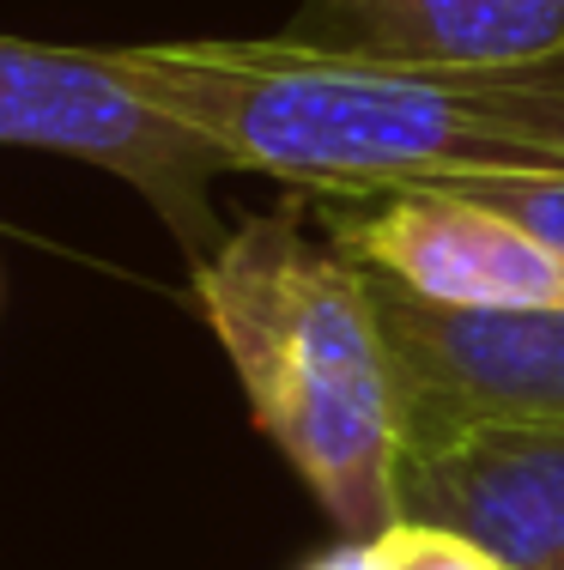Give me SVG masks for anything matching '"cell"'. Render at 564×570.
<instances>
[{
    "instance_id": "5",
    "label": "cell",
    "mask_w": 564,
    "mask_h": 570,
    "mask_svg": "<svg viewBox=\"0 0 564 570\" xmlns=\"http://www.w3.org/2000/svg\"><path fill=\"white\" fill-rule=\"evenodd\" d=\"M334 243L370 274L432 304L467 309H564V262L541 237L467 195H395L334 207Z\"/></svg>"
},
{
    "instance_id": "10",
    "label": "cell",
    "mask_w": 564,
    "mask_h": 570,
    "mask_svg": "<svg viewBox=\"0 0 564 570\" xmlns=\"http://www.w3.org/2000/svg\"><path fill=\"white\" fill-rule=\"evenodd\" d=\"M310 570H376V559H370V540H346V547H334L328 559H316Z\"/></svg>"
},
{
    "instance_id": "4",
    "label": "cell",
    "mask_w": 564,
    "mask_h": 570,
    "mask_svg": "<svg viewBox=\"0 0 564 570\" xmlns=\"http://www.w3.org/2000/svg\"><path fill=\"white\" fill-rule=\"evenodd\" d=\"M370 297L395 364L400 455L474 431L564 425V309L432 304L388 274H370Z\"/></svg>"
},
{
    "instance_id": "9",
    "label": "cell",
    "mask_w": 564,
    "mask_h": 570,
    "mask_svg": "<svg viewBox=\"0 0 564 570\" xmlns=\"http://www.w3.org/2000/svg\"><path fill=\"white\" fill-rule=\"evenodd\" d=\"M376 570H509L498 552H486L479 540L455 534V528L432 522H395L370 540Z\"/></svg>"
},
{
    "instance_id": "8",
    "label": "cell",
    "mask_w": 564,
    "mask_h": 570,
    "mask_svg": "<svg viewBox=\"0 0 564 570\" xmlns=\"http://www.w3.org/2000/svg\"><path fill=\"white\" fill-rule=\"evenodd\" d=\"M443 195H467V200H479V207L504 213L509 225H522L528 237H541L564 262V170H553V176H541V170L479 176V183H455V188H443Z\"/></svg>"
},
{
    "instance_id": "2",
    "label": "cell",
    "mask_w": 564,
    "mask_h": 570,
    "mask_svg": "<svg viewBox=\"0 0 564 570\" xmlns=\"http://www.w3.org/2000/svg\"><path fill=\"white\" fill-rule=\"evenodd\" d=\"M249 419L346 540L400 522V401L370 274L304 230L298 207L255 213L188 267Z\"/></svg>"
},
{
    "instance_id": "1",
    "label": "cell",
    "mask_w": 564,
    "mask_h": 570,
    "mask_svg": "<svg viewBox=\"0 0 564 570\" xmlns=\"http://www.w3.org/2000/svg\"><path fill=\"white\" fill-rule=\"evenodd\" d=\"M116 49L237 170L286 183L291 200L353 207L564 170V49L504 61L388 56L291 31Z\"/></svg>"
},
{
    "instance_id": "7",
    "label": "cell",
    "mask_w": 564,
    "mask_h": 570,
    "mask_svg": "<svg viewBox=\"0 0 564 570\" xmlns=\"http://www.w3.org/2000/svg\"><path fill=\"white\" fill-rule=\"evenodd\" d=\"M291 37L388 56H541L564 49V0H304Z\"/></svg>"
},
{
    "instance_id": "3",
    "label": "cell",
    "mask_w": 564,
    "mask_h": 570,
    "mask_svg": "<svg viewBox=\"0 0 564 570\" xmlns=\"http://www.w3.org/2000/svg\"><path fill=\"white\" fill-rule=\"evenodd\" d=\"M0 140L24 153H61L122 176L165 219L182 262L200 267L231 230L219 225L212 183L237 158L200 121L170 110L122 61V49L0 37Z\"/></svg>"
},
{
    "instance_id": "6",
    "label": "cell",
    "mask_w": 564,
    "mask_h": 570,
    "mask_svg": "<svg viewBox=\"0 0 564 570\" xmlns=\"http://www.w3.org/2000/svg\"><path fill=\"white\" fill-rule=\"evenodd\" d=\"M395 504L400 522L455 528L509 570H564V425L407 450Z\"/></svg>"
}]
</instances>
